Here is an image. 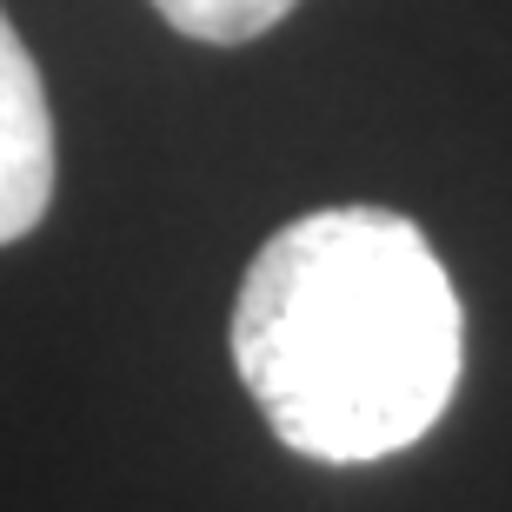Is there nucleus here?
<instances>
[{
  "mask_svg": "<svg viewBox=\"0 0 512 512\" xmlns=\"http://www.w3.org/2000/svg\"><path fill=\"white\" fill-rule=\"evenodd\" d=\"M233 373L286 453L366 466L446 419L466 306L406 213L320 207L253 253L233 300Z\"/></svg>",
  "mask_w": 512,
  "mask_h": 512,
  "instance_id": "obj_1",
  "label": "nucleus"
},
{
  "mask_svg": "<svg viewBox=\"0 0 512 512\" xmlns=\"http://www.w3.org/2000/svg\"><path fill=\"white\" fill-rule=\"evenodd\" d=\"M54 207V114L20 27L0 7V247H14Z\"/></svg>",
  "mask_w": 512,
  "mask_h": 512,
  "instance_id": "obj_2",
  "label": "nucleus"
},
{
  "mask_svg": "<svg viewBox=\"0 0 512 512\" xmlns=\"http://www.w3.org/2000/svg\"><path fill=\"white\" fill-rule=\"evenodd\" d=\"M160 20L187 40H207V47H247V40L273 34L300 0H153Z\"/></svg>",
  "mask_w": 512,
  "mask_h": 512,
  "instance_id": "obj_3",
  "label": "nucleus"
}]
</instances>
